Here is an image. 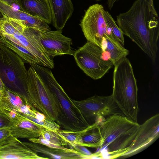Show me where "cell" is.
I'll return each instance as SVG.
<instances>
[{"label":"cell","mask_w":159,"mask_h":159,"mask_svg":"<svg viewBox=\"0 0 159 159\" xmlns=\"http://www.w3.org/2000/svg\"><path fill=\"white\" fill-rule=\"evenodd\" d=\"M98 125L94 123L90 125L84 129L79 131H72L66 129L59 130L57 132L59 135L72 147L76 145H80L82 137L86 133Z\"/></svg>","instance_id":"cell-20"},{"label":"cell","mask_w":159,"mask_h":159,"mask_svg":"<svg viewBox=\"0 0 159 159\" xmlns=\"http://www.w3.org/2000/svg\"><path fill=\"white\" fill-rule=\"evenodd\" d=\"M72 100L90 125L95 122L98 116L104 117L115 114L124 115L119 111L111 95L107 96L95 95L81 101Z\"/></svg>","instance_id":"cell-9"},{"label":"cell","mask_w":159,"mask_h":159,"mask_svg":"<svg viewBox=\"0 0 159 159\" xmlns=\"http://www.w3.org/2000/svg\"><path fill=\"white\" fill-rule=\"evenodd\" d=\"M123 34L129 37L155 63L158 51L159 21L153 0H136L127 12L116 16Z\"/></svg>","instance_id":"cell-1"},{"label":"cell","mask_w":159,"mask_h":159,"mask_svg":"<svg viewBox=\"0 0 159 159\" xmlns=\"http://www.w3.org/2000/svg\"><path fill=\"white\" fill-rule=\"evenodd\" d=\"M20 10L39 17L47 24L52 23L50 6L48 0H19Z\"/></svg>","instance_id":"cell-17"},{"label":"cell","mask_w":159,"mask_h":159,"mask_svg":"<svg viewBox=\"0 0 159 159\" xmlns=\"http://www.w3.org/2000/svg\"><path fill=\"white\" fill-rule=\"evenodd\" d=\"M101 142V136L100 125L88 132L82 139V143L80 146L95 148H99Z\"/></svg>","instance_id":"cell-21"},{"label":"cell","mask_w":159,"mask_h":159,"mask_svg":"<svg viewBox=\"0 0 159 159\" xmlns=\"http://www.w3.org/2000/svg\"><path fill=\"white\" fill-rule=\"evenodd\" d=\"M47 159L39 156L18 138L10 135L0 144V159Z\"/></svg>","instance_id":"cell-13"},{"label":"cell","mask_w":159,"mask_h":159,"mask_svg":"<svg viewBox=\"0 0 159 159\" xmlns=\"http://www.w3.org/2000/svg\"><path fill=\"white\" fill-rule=\"evenodd\" d=\"M104 10L101 4H96L90 6L80 24L87 41L101 48L103 40L108 37L111 31L103 16Z\"/></svg>","instance_id":"cell-8"},{"label":"cell","mask_w":159,"mask_h":159,"mask_svg":"<svg viewBox=\"0 0 159 159\" xmlns=\"http://www.w3.org/2000/svg\"><path fill=\"white\" fill-rule=\"evenodd\" d=\"M28 71V91L36 111L57 123L60 110L56 98L32 66Z\"/></svg>","instance_id":"cell-6"},{"label":"cell","mask_w":159,"mask_h":159,"mask_svg":"<svg viewBox=\"0 0 159 159\" xmlns=\"http://www.w3.org/2000/svg\"><path fill=\"white\" fill-rule=\"evenodd\" d=\"M10 135L8 127L0 128V144Z\"/></svg>","instance_id":"cell-26"},{"label":"cell","mask_w":159,"mask_h":159,"mask_svg":"<svg viewBox=\"0 0 159 159\" xmlns=\"http://www.w3.org/2000/svg\"><path fill=\"white\" fill-rule=\"evenodd\" d=\"M0 78L6 88L19 96L25 105L35 110L28 91V71L23 60L0 42Z\"/></svg>","instance_id":"cell-4"},{"label":"cell","mask_w":159,"mask_h":159,"mask_svg":"<svg viewBox=\"0 0 159 159\" xmlns=\"http://www.w3.org/2000/svg\"><path fill=\"white\" fill-rule=\"evenodd\" d=\"M11 119L8 126L11 135L17 138L28 139L38 138L41 136L44 128L24 117L19 112L13 111L10 114Z\"/></svg>","instance_id":"cell-12"},{"label":"cell","mask_w":159,"mask_h":159,"mask_svg":"<svg viewBox=\"0 0 159 159\" xmlns=\"http://www.w3.org/2000/svg\"><path fill=\"white\" fill-rule=\"evenodd\" d=\"M23 143L34 152L47 156L49 159H83L81 154L73 148H52L31 142H23Z\"/></svg>","instance_id":"cell-16"},{"label":"cell","mask_w":159,"mask_h":159,"mask_svg":"<svg viewBox=\"0 0 159 159\" xmlns=\"http://www.w3.org/2000/svg\"><path fill=\"white\" fill-rule=\"evenodd\" d=\"M101 48L114 66L129 54V51L120 43L112 34L103 40Z\"/></svg>","instance_id":"cell-18"},{"label":"cell","mask_w":159,"mask_h":159,"mask_svg":"<svg viewBox=\"0 0 159 159\" xmlns=\"http://www.w3.org/2000/svg\"><path fill=\"white\" fill-rule=\"evenodd\" d=\"M14 7L15 5L17 7H19V0H0Z\"/></svg>","instance_id":"cell-27"},{"label":"cell","mask_w":159,"mask_h":159,"mask_svg":"<svg viewBox=\"0 0 159 159\" xmlns=\"http://www.w3.org/2000/svg\"><path fill=\"white\" fill-rule=\"evenodd\" d=\"M96 0V1H100V0Z\"/></svg>","instance_id":"cell-29"},{"label":"cell","mask_w":159,"mask_h":159,"mask_svg":"<svg viewBox=\"0 0 159 159\" xmlns=\"http://www.w3.org/2000/svg\"><path fill=\"white\" fill-rule=\"evenodd\" d=\"M51 15L52 22L57 30H62L74 11L71 0H48Z\"/></svg>","instance_id":"cell-15"},{"label":"cell","mask_w":159,"mask_h":159,"mask_svg":"<svg viewBox=\"0 0 159 159\" xmlns=\"http://www.w3.org/2000/svg\"><path fill=\"white\" fill-rule=\"evenodd\" d=\"M118 0H107V4L108 7L111 9L113 7L114 3Z\"/></svg>","instance_id":"cell-28"},{"label":"cell","mask_w":159,"mask_h":159,"mask_svg":"<svg viewBox=\"0 0 159 159\" xmlns=\"http://www.w3.org/2000/svg\"><path fill=\"white\" fill-rule=\"evenodd\" d=\"M0 12L8 17L22 21L27 26L43 31L49 29L47 23L39 17L31 15L1 0Z\"/></svg>","instance_id":"cell-14"},{"label":"cell","mask_w":159,"mask_h":159,"mask_svg":"<svg viewBox=\"0 0 159 159\" xmlns=\"http://www.w3.org/2000/svg\"><path fill=\"white\" fill-rule=\"evenodd\" d=\"M103 14L106 24L110 29L112 34L116 38L120 43L124 47V34L121 30L108 11L104 9L103 11Z\"/></svg>","instance_id":"cell-22"},{"label":"cell","mask_w":159,"mask_h":159,"mask_svg":"<svg viewBox=\"0 0 159 159\" xmlns=\"http://www.w3.org/2000/svg\"><path fill=\"white\" fill-rule=\"evenodd\" d=\"M73 148L81 154L83 159L89 158V157L93 154L84 146L76 145L74 146Z\"/></svg>","instance_id":"cell-25"},{"label":"cell","mask_w":159,"mask_h":159,"mask_svg":"<svg viewBox=\"0 0 159 159\" xmlns=\"http://www.w3.org/2000/svg\"><path fill=\"white\" fill-rule=\"evenodd\" d=\"M139 125L122 115L110 116L100 125V150L107 148L111 158H121L129 150Z\"/></svg>","instance_id":"cell-2"},{"label":"cell","mask_w":159,"mask_h":159,"mask_svg":"<svg viewBox=\"0 0 159 159\" xmlns=\"http://www.w3.org/2000/svg\"><path fill=\"white\" fill-rule=\"evenodd\" d=\"M41 136L45 140L55 144L63 146L68 144L58 134L44 129L41 133Z\"/></svg>","instance_id":"cell-23"},{"label":"cell","mask_w":159,"mask_h":159,"mask_svg":"<svg viewBox=\"0 0 159 159\" xmlns=\"http://www.w3.org/2000/svg\"><path fill=\"white\" fill-rule=\"evenodd\" d=\"M41 43L47 55L51 58L65 54L73 55L71 39L62 34L61 30H39Z\"/></svg>","instance_id":"cell-11"},{"label":"cell","mask_w":159,"mask_h":159,"mask_svg":"<svg viewBox=\"0 0 159 159\" xmlns=\"http://www.w3.org/2000/svg\"><path fill=\"white\" fill-rule=\"evenodd\" d=\"M11 119L10 114L0 107V128L8 127Z\"/></svg>","instance_id":"cell-24"},{"label":"cell","mask_w":159,"mask_h":159,"mask_svg":"<svg viewBox=\"0 0 159 159\" xmlns=\"http://www.w3.org/2000/svg\"><path fill=\"white\" fill-rule=\"evenodd\" d=\"M138 89L132 66L125 57L114 66L111 94L118 108L125 116L137 122Z\"/></svg>","instance_id":"cell-3"},{"label":"cell","mask_w":159,"mask_h":159,"mask_svg":"<svg viewBox=\"0 0 159 159\" xmlns=\"http://www.w3.org/2000/svg\"><path fill=\"white\" fill-rule=\"evenodd\" d=\"M51 91L56 98L60 113L57 124L64 129L79 131L90 125L81 112L59 84L50 70L38 65L32 66Z\"/></svg>","instance_id":"cell-5"},{"label":"cell","mask_w":159,"mask_h":159,"mask_svg":"<svg viewBox=\"0 0 159 159\" xmlns=\"http://www.w3.org/2000/svg\"><path fill=\"white\" fill-rule=\"evenodd\" d=\"M73 55L79 67L94 80L102 77L113 66L100 47L88 41L75 51Z\"/></svg>","instance_id":"cell-7"},{"label":"cell","mask_w":159,"mask_h":159,"mask_svg":"<svg viewBox=\"0 0 159 159\" xmlns=\"http://www.w3.org/2000/svg\"><path fill=\"white\" fill-rule=\"evenodd\" d=\"M159 136V114L158 113L140 125L129 150L122 158L129 157L142 151L154 142Z\"/></svg>","instance_id":"cell-10"},{"label":"cell","mask_w":159,"mask_h":159,"mask_svg":"<svg viewBox=\"0 0 159 159\" xmlns=\"http://www.w3.org/2000/svg\"><path fill=\"white\" fill-rule=\"evenodd\" d=\"M25 105L19 96L6 88L5 94L0 100V108L10 114L14 111L20 112Z\"/></svg>","instance_id":"cell-19"}]
</instances>
